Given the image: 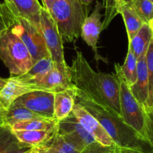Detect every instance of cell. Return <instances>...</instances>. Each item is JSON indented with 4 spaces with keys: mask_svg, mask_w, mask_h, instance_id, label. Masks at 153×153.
Returning <instances> with one entry per match:
<instances>
[{
    "mask_svg": "<svg viewBox=\"0 0 153 153\" xmlns=\"http://www.w3.org/2000/svg\"><path fill=\"white\" fill-rule=\"evenodd\" d=\"M36 147L47 153H81L69 144L58 132H56L45 143Z\"/></svg>",
    "mask_w": 153,
    "mask_h": 153,
    "instance_id": "23",
    "label": "cell"
},
{
    "mask_svg": "<svg viewBox=\"0 0 153 153\" xmlns=\"http://www.w3.org/2000/svg\"><path fill=\"white\" fill-rule=\"evenodd\" d=\"M131 91L137 101L145 110L149 107V75L146 62V54L137 59V78Z\"/></svg>",
    "mask_w": 153,
    "mask_h": 153,
    "instance_id": "14",
    "label": "cell"
},
{
    "mask_svg": "<svg viewBox=\"0 0 153 153\" xmlns=\"http://www.w3.org/2000/svg\"><path fill=\"white\" fill-rule=\"evenodd\" d=\"M11 127L13 130L58 131L59 121L55 118L48 119L40 117L17 122L12 125Z\"/></svg>",
    "mask_w": 153,
    "mask_h": 153,
    "instance_id": "19",
    "label": "cell"
},
{
    "mask_svg": "<svg viewBox=\"0 0 153 153\" xmlns=\"http://www.w3.org/2000/svg\"><path fill=\"white\" fill-rule=\"evenodd\" d=\"M132 0H102L103 8L105 10L103 29H107L115 17L120 14V10L124 5L131 3Z\"/></svg>",
    "mask_w": 153,
    "mask_h": 153,
    "instance_id": "25",
    "label": "cell"
},
{
    "mask_svg": "<svg viewBox=\"0 0 153 153\" xmlns=\"http://www.w3.org/2000/svg\"><path fill=\"white\" fill-rule=\"evenodd\" d=\"M16 17L5 2L0 3V36L15 23Z\"/></svg>",
    "mask_w": 153,
    "mask_h": 153,
    "instance_id": "27",
    "label": "cell"
},
{
    "mask_svg": "<svg viewBox=\"0 0 153 153\" xmlns=\"http://www.w3.org/2000/svg\"><path fill=\"white\" fill-rule=\"evenodd\" d=\"M152 37L153 32L150 26L148 23H143L137 35L128 42V46L137 59L146 54Z\"/></svg>",
    "mask_w": 153,
    "mask_h": 153,
    "instance_id": "20",
    "label": "cell"
},
{
    "mask_svg": "<svg viewBox=\"0 0 153 153\" xmlns=\"http://www.w3.org/2000/svg\"><path fill=\"white\" fill-rule=\"evenodd\" d=\"M32 148L20 142L11 126L0 117V153H24Z\"/></svg>",
    "mask_w": 153,
    "mask_h": 153,
    "instance_id": "15",
    "label": "cell"
},
{
    "mask_svg": "<svg viewBox=\"0 0 153 153\" xmlns=\"http://www.w3.org/2000/svg\"><path fill=\"white\" fill-rule=\"evenodd\" d=\"M24 153H40L39 152V150H38V147H32V149H30L29 150H28L27 152Z\"/></svg>",
    "mask_w": 153,
    "mask_h": 153,
    "instance_id": "34",
    "label": "cell"
},
{
    "mask_svg": "<svg viewBox=\"0 0 153 153\" xmlns=\"http://www.w3.org/2000/svg\"><path fill=\"white\" fill-rule=\"evenodd\" d=\"M38 150H39V152H40V153H47V152H45L42 151V150H40V149H38Z\"/></svg>",
    "mask_w": 153,
    "mask_h": 153,
    "instance_id": "38",
    "label": "cell"
},
{
    "mask_svg": "<svg viewBox=\"0 0 153 153\" xmlns=\"http://www.w3.org/2000/svg\"><path fill=\"white\" fill-rule=\"evenodd\" d=\"M149 1H150V2H152V3H153V0H149Z\"/></svg>",
    "mask_w": 153,
    "mask_h": 153,
    "instance_id": "41",
    "label": "cell"
},
{
    "mask_svg": "<svg viewBox=\"0 0 153 153\" xmlns=\"http://www.w3.org/2000/svg\"><path fill=\"white\" fill-rule=\"evenodd\" d=\"M80 1H81L82 3H83L84 5H90L92 2H93L94 0H80Z\"/></svg>",
    "mask_w": 153,
    "mask_h": 153,
    "instance_id": "35",
    "label": "cell"
},
{
    "mask_svg": "<svg viewBox=\"0 0 153 153\" xmlns=\"http://www.w3.org/2000/svg\"><path fill=\"white\" fill-rule=\"evenodd\" d=\"M131 6L144 23L153 18V3L149 0H132Z\"/></svg>",
    "mask_w": 153,
    "mask_h": 153,
    "instance_id": "26",
    "label": "cell"
},
{
    "mask_svg": "<svg viewBox=\"0 0 153 153\" xmlns=\"http://www.w3.org/2000/svg\"><path fill=\"white\" fill-rule=\"evenodd\" d=\"M13 131L20 142L36 147L45 143L57 131L13 130Z\"/></svg>",
    "mask_w": 153,
    "mask_h": 153,
    "instance_id": "21",
    "label": "cell"
},
{
    "mask_svg": "<svg viewBox=\"0 0 153 153\" xmlns=\"http://www.w3.org/2000/svg\"><path fill=\"white\" fill-rule=\"evenodd\" d=\"M40 26L42 35L53 61L58 65L68 67V65L65 59L62 38L51 14L43 6L41 11Z\"/></svg>",
    "mask_w": 153,
    "mask_h": 153,
    "instance_id": "7",
    "label": "cell"
},
{
    "mask_svg": "<svg viewBox=\"0 0 153 153\" xmlns=\"http://www.w3.org/2000/svg\"><path fill=\"white\" fill-rule=\"evenodd\" d=\"M74 87L54 93V117L58 121L64 120L72 112L76 103Z\"/></svg>",
    "mask_w": 153,
    "mask_h": 153,
    "instance_id": "16",
    "label": "cell"
},
{
    "mask_svg": "<svg viewBox=\"0 0 153 153\" xmlns=\"http://www.w3.org/2000/svg\"><path fill=\"white\" fill-rule=\"evenodd\" d=\"M55 65V62L51 57L42 59L34 63L30 69L26 73L14 76L16 78L26 83L35 84L39 80L44 78Z\"/></svg>",
    "mask_w": 153,
    "mask_h": 153,
    "instance_id": "17",
    "label": "cell"
},
{
    "mask_svg": "<svg viewBox=\"0 0 153 153\" xmlns=\"http://www.w3.org/2000/svg\"><path fill=\"white\" fill-rule=\"evenodd\" d=\"M120 14L124 20L128 42H130L139 32L144 23L135 12L131 3L122 7L120 10Z\"/></svg>",
    "mask_w": 153,
    "mask_h": 153,
    "instance_id": "22",
    "label": "cell"
},
{
    "mask_svg": "<svg viewBox=\"0 0 153 153\" xmlns=\"http://www.w3.org/2000/svg\"><path fill=\"white\" fill-rule=\"evenodd\" d=\"M3 110V109H2V105H1V103H0V111H1V110Z\"/></svg>",
    "mask_w": 153,
    "mask_h": 153,
    "instance_id": "39",
    "label": "cell"
},
{
    "mask_svg": "<svg viewBox=\"0 0 153 153\" xmlns=\"http://www.w3.org/2000/svg\"><path fill=\"white\" fill-rule=\"evenodd\" d=\"M72 112L83 127L95 141L105 146L113 145V142L100 122L86 110L79 102L75 103Z\"/></svg>",
    "mask_w": 153,
    "mask_h": 153,
    "instance_id": "10",
    "label": "cell"
},
{
    "mask_svg": "<svg viewBox=\"0 0 153 153\" xmlns=\"http://www.w3.org/2000/svg\"><path fill=\"white\" fill-rule=\"evenodd\" d=\"M114 153H145L142 151L136 149H132L128 148H123V147L118 146L115 145L114 146Z\"/></svg>",
    "mask_w": 153,
    "mask_h": 153,
    "instance_id": "31",
    "label": "cell"
},
{
    "mask_svg": "<svg viewBox=\"0 0 153 153\" xmlns=\"http://www.w3.org/2000/svg\"><path fill=\"white\" fill-rule=\"evenodd\" d=\"M40 117L48 119L54 117V93L37 90L25 94L14 101Z\"/></svg>",
    "mask_w": 153,
    "mask_h": 153,
    "instance_id": "9",
    "label": "cell"
},
{
    "mask_svg": "<svg viewBox=\"0 0 153 153\" xmlns=\"http://www.w3.org/2000/svg\"><path fill=\"white\" fill-rule=\"evenodd\" d=\"M4 2L3 0H0V3H2V2Z\"/></svg>",
    "mask_w": 153,
    "mask_h": 153,
    "instance_id": "40",
    "label": "cell"
},
{
    "mask_svg": "<svg viewBox=\"0 0 153 153\" xmlns=\"http://www.w3.org/2000/svg\"><path fill=\"white\" fill-rule=\"evenodd\" d=\"M13 32L24 43L32 56V62L45 58L51 57L41 29L29 21L20 17H16L15 23L11 26Z\"/></svg>",
    "mask_w": 153,
    "mask_h": 153,
    "instance_id": "6",
    "label": "cell"
},
{
    "mask_svg": "<svg viewBox=\"0 0 153 153\" xmlns=\"http://www.w3.org/2000/svg\"><path fill=\"white\" fill-rule=\"evenodd\" d=\"M7 81H8V78H2V77H0V90L5 86Z\"/></svg>",
    "mask_w": 153,
    "mask_h": 153,
    "instance_id": "33",
    "label": "cell"
},
{
    "mask_svg": "<svg viewBox=\"0 0 153 153\" xmlns=\"http://www.w3.org/2000/svg\"><path fill=\"white\" fill-rule=\"evenodd\" d=\"M69 144L81 152L95 140L83 127L73 112L64 120L59 121L57 131Z\"/></svg>",
    "mask_w": 153,
    "mask_h": 153,
    "instance_id": "8",
    "label": "cell"
},
{
    "mask_svg": "<svg viewBox=\"0 0 153 153\" xmlns=\"http://www.w3.org/2000/svg\"><path fill=\"white\" fill-rule=\"evenodd\" d=\"M149 107H153V90H152V94L151 100H150V104Z\"/></svg>",
    "mask_w": 153,
    "mask_h": 153,
    "instance_id": "37",
    "label": "cell"
},
{
    "mask_svg": "<svg viewBox=\"0 0 153 153\" xmlns=\"http://www.w3.org/2000/svg\"><path fill=\"white\" fill-rule=\"evenodd\" d=\"M56 24L63 42L77 40L81 28L88 17V5L80 0H56L48 10Z\"/></svg>",
    "mask_w": 153,
    "mask_h": 153,
    "instance_id": "3",
    "label": "cell"
},
{
    "mask_svg": "<svg viewBox=\"0 0 153 153\" xmlns=\"http://www.w3.org/2000/svg\"><path fill=\"white\" fill-rule=\"evenodd\" d=\"M120 68L127 84L130 87L133 86L137 78V59L129 46L127 56L123 65H120Z\"/></svg>",
    "mask_w": 153,
    "mask_h": 153,
    "instance_id": "24",
    "label": "cell"
},
{
    "mask_svg": "<svg viewBox=\"0 0 153 153\" xmlns=\"http://www.w3.org/2000/svg\"><path fill=\"white\" fill-rule=\"evenodd\" d=\"M146 130L147 141L153 149V107H149L145 110Z\"/></svg>",
    "mask_w": 153,
    "mask_h": 153,
    "instance_id": "30",
    "label": "cell"
},
{
    "mask_svg": "<svg viewBox=\"0 0 153 153\" xmlns=\"http://www.w3.org/2000/svg\"><path fill=\"white\" fill-rule=\"evenodd\" d=\"M148 24H149V26H150V28H151L152 31V32H153V18L149 22Z\"/></svg>",
    "mask_w": 153,
    "mask_h": 153,
    "instance_id": "36",
    "label": "cell"
},
{
    "mask_svg": "<svg viewBox=\"0 0 153 153\" xmlns=\"http://www.w3.org/2000/svg\"><path fill=\"white\" fill-rule=\"evenodd\" d=\"M146 62L149 75V107L150 100H151L153 90V37L150 42L149 45L146 53Z\"/></svg>",
    "mask_w": 153,
    "mask_h": 153,
    "instance_id": "28",
    "label": "cell"
},
{
    "mask_svg": "<svg viewBox=\"0 0 153 153\" xmlns=\"http://www.w3.org/2000/svg\"><path fill=\"white\" fill-rule=\"evenodd\" d=\"M5 2L16 17L26 19L41 29L42 5L38 0H7Z\"/></svg>",
    "mask_w": 153,
    "mask_h": 153,
    "instance_id": "13",
    "label": "cell"
},
{
    "mask_svg": "<svg viewBox=\"0 0 153 153\" xmlns=\"http://www.w3.org/2000/svg\"><path fill=\"white\" fill-rule=\"evenodd\" d=\"M0 117L5 123L11 126L17 122L40 118L42 117L23 106L13 102L8 110H2L0 111Z\"/></svg>",
    "mask_w": 153,
    "mask_h": 153,
    "instance_id": "18",
    "label": "cell"
},
{
    "mask_svg": "<svg viewBox=\"0 0 153 153\" xmlns=\"http://www.w3.org/2000/svg\"><path fill=\"white\" fill-rule=\"evenodd\" d=\"M76 99L78 100L77 102L100 122L115 145L140 150L145 153H153L151 146L128 126L120 116L110 113L83 98Z\"/></svg>",
    "mask_w": 153,
    "mask_h": 153,
    "instance_id": "2",
    "label": "cell"
},
{
    "mask_svg": "<svg viewBox=\"0 0 153 153\" xmlns=\"http://www.w3.org/2000/svg\"><path fill=\"white\" fill-rule=\"evenodd\" d=\"M37 90H40V89L35 85L21 81L14 76H11L8 78L5 86L0 90V103L2 109L8 110L19 97Z\"/></svg>",
    "mask_w": 153,
    "mask_h": 153,
    "instance_id": "12",
    "label": "cell"
},
{
    "mask_svg": "<svg viewBox=\"0 0 153 153\" xmlns=\"http://www.w3.org/2000/svg\"><path fill=\"white\" fill-rule=\"evenodd\" d=\"M3 1H4V2H6L7 0H3Z\"/></svg>",
    "mask_w": 153,
    "mask_h": 153,
    "instance_id": "42",
    "label": "cell"
},
{
    "mask_svg": "<svg viewBox=\"0 0 153 153\" xmlns=\"http://www.w3.org/2000/svg\"><path fill=\"white\" fill-rule=\"evenodd\" d=\"M115 144L105 146L97 141L89 144L81 151V153H114Z\"/></svg>",
    "mask_w": 153,
    "mask_h": 153,
    "instance_id": "29",
    "label": "cell"
},
{
    "mask_svg": "<svg viewBox=\"0 0 153 153\" xmlns=\"http://www.w3.org/2000/svg\"><path fill=\"white\" fill-rule=\"evenodd\" d=\"M42 4H43L42 6H43L45 9H47L48 11V10L51 8L53 4L56 0H42Z\"/></svg>",
    "mask_w": 153,
    "mask_h": 153,
    "instance_id": "32",
    "label": "cell"
},
{
    "mask_svg": "<svg viewBox=\"0 0 153 153\" xmlns=\"http://www.w3.org/2000/svg\"><path fill=\"white\" fill-rule=\"evenodd\" d=\"M0 59L11 76L26 73L33 65L30 53L11 27L0 36Z\"/></svg>",
    "mask_w": 153,
    "mask_h": 153,
    "instance_id": "4",
    "label": "cell"
},
{
    "mask_svg": "<svg viewBox=\"0 0 153 153\" xmlns=\"http://www.w3.org/2000/svg\"><path fill=\"white\" fill-rule=\"evenodd\" d=\"M76 98L86 100L120 116V86L116 74L97 72L80 51H76L70 67Z\"/></svg>",
    "mask_w": 153,
    "mask_h": 153,
    "instance_id": "1",
    "label": "cell"
},
{
    "mask_svg": "<svg viewBox=\"0 0 153 153\" xmlns=\"http://www.w3.org/2000/svg\"><path fill=\"white\" fill-rule=\"evenodd\" d=\"M114 66L120 86V117L128 126L132 128L148 143L146 130L145 110L132 94L130 86L127 84L122 73L120 65L116 63Z\"/></svg>",
    "mask_w": 153,
    "mask_h": 153,
    "instance_id": "5",
    "label": "cell"
},
{
    "mask_svg": "<svg viewBox=\"0 0 153 153\" xmlns=\"http://www.w3.org/2000/svg\"><path fill=\"white\" fill-rule=\"evenodd\" d=\"M102 8V4L99 2H96L94 11L83 22L80 34L83 41L93 50L97 60L101 59V57L98 53L97 43L100 33L103 29V22H101L102 14L101 13Z\"/></svg>",
    "mask_w": 153,
    "mask_h": 153,
    "instance_id": "11",
    "label": "cell"
}]
</instances>
